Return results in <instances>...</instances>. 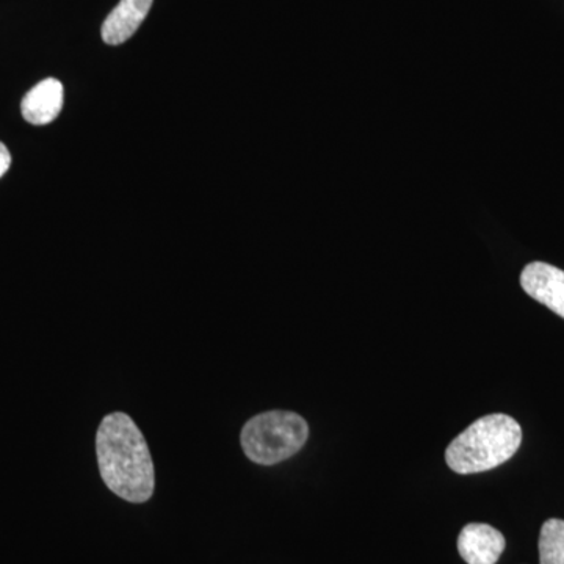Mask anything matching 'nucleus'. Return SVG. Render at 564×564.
I'll return each instance as SVG.
<instances>
[{"label":"nucleus","mask_w":564,"mask_h":564,"mask_svg":"<svg viewBox=\"0 0 564 564\" xmlns=\"http://www.w3.org/2000/svg\"><path fill=\"white\" fill-rule=\"evenodd\" d=\"M96 455L104 484L126 502L144 503L154 494L150 447L137 423L124 413L107 414L96 433Z\"/></svg>","instance_id":"nucleus-1"},{"label":"nucleus","mask_w":564,"mask_h":564,"mask_svg":"<svg viewBox=\"0 0 564 564\" xmlns=\"http://www.w3.org/2000/svg\"><path fill=\"white\" fill-rule=\"evenodd\" d=\"M521 443V425L513 417L489 414L452 441L445 452V462L456 474L486 473L513 458Z\"/></svg>","instance_id":"nucleus-2"},{"label":"nucleus","mask_w":564,"mask_h":564,"mask_svg":"<svg viewBox=\"0 0 564 564\" xmlns=\"http://www.w3.org/2000/svg\"><path fill=\"white\" fill-rule=\"evenodd\" d=\"M310 437V425L291 411H269L245 423L240 443L252 463L273 466L299 454Z\"/></svg>","instance_id":"nucleus-3"},{"label":"nucleus","mask_w":564,"mask_h":564,"mask_svg":"<svg viewBox=\"0 0 564 564\" xmlns=\"http://www.w3.org/2000/svg\"><path fill=\"white\" fill-rule=\"evenodd\" d=\"M527 295L564 318V272L544 262H532L521 274Z\"/></svg>","instance_id":"nucleus-4"},{"label":"nucleus","mask_w":564,"mask_h":564,"mask_svg":"<svg viewBox=\"0 0 564 564\" xmlns=\"http://www.w3.org/2000/svg\"><path fill=\"white\" fill-rule=\"evenodd\" d=\"M505 545L503 534L488 524H467L458 536V552L467 564H496Z\"/></svg>","instance_id":"nucleus-5"},{"label":"nucleus","mask_w":564,"mask_h":564,"mask_svg":"<svg viewBox=\"0 0 564 564\" xmlns=\"http://www.w3.org/2000/svg\"><path fill=\"white\" fill-rule=\"evenodd\" d=\"M152 0H121L102 24V40L118 46L131 39L150 13Z\"/></svg>","instance_id":"nucleus-6"},{"label":"nucleus","mask_w":564,"mask_h":564,"mask_svg":"<svg viewBox=\"0 0 564 564\" xmlns=\"http://www.w3.org/2000/svg\"><path fill=\"white\" fill-rule=\"evenodd\" d=\"M63 109V85L57 79L40 82L24 96L22 117L35 126L50 124Z\"/></svg>","instance_id":"nucleus-7"},{"label":"nucleus","mask_w":564,"mask_h":564,"mask_svg":"<svg viewBox=\"0 0 564 564\" xmlns=\"http://www.w3.org/2000/svg\"><path fill=\"white\" fill-rule=\"evenodd\" d=\"M540 564H564V521L549 519L541 527Z\"/></svg>","instance_id":"nucleus-8"},{"label":"nucleus","mask_w":564,"mask_h":564,"mask_svg":"<svg viewBox=\"0 0 564 564\" xmlns=\"http://www.w3.org/2000/svg\"><path fill=\"white\" fill-rule=\"evenodd\" d=\"M11 166V155L9 150H7L6 144L0 143V177L3 176L7 172H9Z\"/></svg>","instance_id":"nucleus-9"}]
</instances>
